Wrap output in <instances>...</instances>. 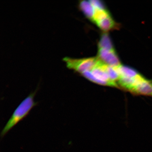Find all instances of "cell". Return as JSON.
<instances>
[{
	"label": "cell",
	"mask_w": 152,
	"mask_h": 152,
	"mask_svg": "<svg viewBox=\"0 0 152 152\" xmlns=\"http://www.w3.org/2000/svg\"><path fill=\"white\" fill-rule=\"evenodd\" d=\"M37 90L38 88H37L34 92L30 93L15 110L1 131V138H3L15 125L27 116L31 109L37 105V102L34 101V97Z\"/></svg>",
	"instance_id": "1"
},
{
	"label": "cell",
	"mask_w": 152,
	"mask_h": 152,
	"mask_svg": "<svg viewBox=\"0 0 152 152\" xmlns=\"http://www.w3.org/2000/svg\"><path fill=\"white\" fill-rule=\"evenodd\" d=\"M66 66L80 74L87 71H91L97 65L100 60L98 58H74L66 57L63 58Z\"/></svg>",
	"instance_id": "2"
},
{
	"label": "cell",
	"mask_w": 152,
	"mask_h": 152,
	"mask_svg": "<svg viewBox=\"0 0 152 152\" xmlns=\"http://www.w3.org/2000/svg\"><path fill=\"white\" fill-rule=\"evenodd\" d=\"M98 58L104 64L112 67L117 68L121 65L120 61L115 50L99 48Z\"/></svg>",
	"instance_id": "3"
},
{
	"label": "cell",
	"mask_w": 152,
	"mask_h": 152,
	"mask_svg": "<svg viewBox=\"0 0 152 152\" xmlns=\"http://www.w3.org/2000/svg\"><path fill=\"white\" fill-rule=\"evenodd\" d=\"M131 92L136 94L152 97V80L144 77Z\"/></svg>",
	"instance_id": "4"
},
{
	"label": "cell",
	"mask_w": 152,
	"mask_h": 152,
	"mask_svg": "<svg viewBox=\"0 0 152 152\" xmlns=\"http://www.w3.org/2000/svg\"><path fill=\"white\" fill-rule=\"evenodd\" d=\"M79 8L85 16L92 20L95 12V9L90 1H79Z\"/></svg>",
	"instance_id": "5"
},
{
	"label": "cell",
	"mask_w": 152,
	"mask_h": 152,
	"mask_svg": "<svg viewBox=\"0 0 152 152\" xmlns=\"http://www.w3.org/2000/svg\"><path fill=\"white\" fill-rule=\"evenodd\" d=\"M117 69L120 77L134 78L140 74L133 68L126 66L121 65L117 67Z\"/></svg>",
	"instance_id": "6"
},
{
	"label": "cell",
	"mask_w": 152,
	"mask_h": 152,
	"mask_svg": "<svg viewBox=\"0 0 152 152\" xmlns=\"http://www.w3.org/2000/svg\"><path fill=\"white\" fill-rule=\"evenodd\" d=\"M96 24L102 30L108 31L113 29L116 26V23L111 16L96 23Z\"/></svg>",
	"instance_id": "7"
},
{
	"label": "cell",
	"mask_w": 152,
	"mask_h": 152,
	"mask_svg": "<svg viewBox=\"0 0 152 152\" xmlns=\"http://www.w3.org/2000/svg\"><path fill=\"white\" fill-rule=\"evenodd\" d=\"M98 47L99 48L106 49L110 50H115L109 36L106 33L102 34L99 42Z\"/></svg>",
	"instance_id": "8"
},
{
	"label": "cell",
	"mask_w": 152,
	"mask_h": 152,
	"mask_svg": "<svg viewBox=\"0 0 152 152\" xmlns=\"http://www.w3.org/2000/svg\"><path fill=\"white\" fill-rule=\"evenodd\" d=\"M95 10L94 14L92 21L96 23L99 21L103 20V19L110 16V13L107 10Z\"/></svg>",
	"instance_id": "9"
},
{
	"label": "cell",
	"mask_w": 152,
	"mask_h": 152,
	"mask_svg": "<svg viewBox=\"0 0 152 152\" xmlns=\"http://www.w3.org/2000/svg\"><path fill=\"white\" fill-rule=\"evenodd\" d=\"M90 1L95 9L101 10H106L104 3H102V1H99V0H91Z\"/></svg>",
	"instance_id": "10"
}]
</instances>
